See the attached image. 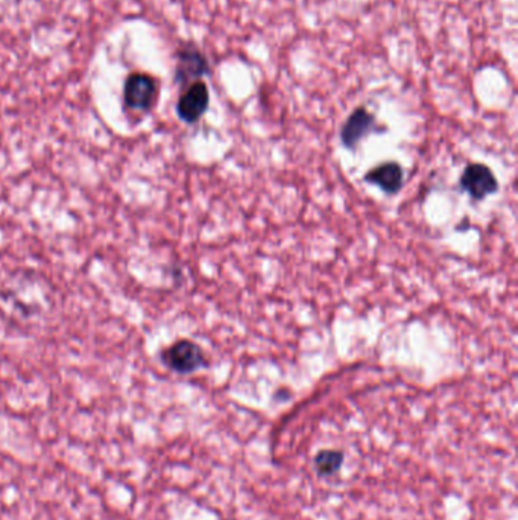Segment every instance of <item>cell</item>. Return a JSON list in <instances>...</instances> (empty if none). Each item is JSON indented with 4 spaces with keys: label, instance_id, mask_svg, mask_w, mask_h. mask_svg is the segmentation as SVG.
<instances>
[{
    "label": "cell",
    "instance_id": "cell-1",
    "mask_svg": "<svg viewBox=\"0 0 518 520\" xmlns=\"http://www.w3.org/2000/svg\"><path fill=\"white\" fill-rule=\"evenodd\" d=\"M161 359L170 370L181 374H191L206 366V358L201 347L187 340L178 341L170 345L169 349L163 351Z\"/></svg>",
    "mask_w": 518,
    "mask_h": 520
},
{
    "label": "cell",
    "instance_id": "cell-2",
    "mask_svg": "<svg viewBox=\"0 0 518 520\" xmlns=\"http://www.w3.org/2000/svg\"><path fill=\"white\" fill-rule=\"evenodd\" d=\"M460 186L473 200L481 201L488 195L498 192V183L488 166L482 163H471L462 172Z\"/></svg>",
    "mask_w": 518,
    "mask_h": 520
},
{
    "label": "cell",
    "instance_id": "cell-3",
    "mask_svg": "<svg viewBox=\"0 0 518 520\" xmlns=\"http://www.w3.org/2000/svg\"><path fill=\"white\" fill-rule=\"evenodd\" d=\"M157 96V85L148 75L136 74L125 84V104L132 110L148 112Z\"/></svg>",
    "mask_w": 518,
    "mask_h": 520
},
{
    "label": "cell",
    "instance_id": "cell-4",
    "mask_svg": "<svg viewBox=\"0 0 518 520\" xmlns=\"http://www.w3.org/2000/svg\"><path fill=\"white\" fill-rule=\"evenodd\" d=\"M208 101H210V96H208L207 85L201 81H198L185 91L184 95L181 96L178 106H177V113H178L181 121L195 123L207 112Z\"/></svg>",
    "mask_w": 518,
    "mask_h": 520
},
{
    "label": "cell",
    "instance_id": "cell-5",
    "mask_svg": "<svg viewBox=\"0 0 518 520\" xmlns=\"http://www.w3.org/2000/svg\"><path fill=\"white\" fill-rule=\"evenodd\" d=\"M374 127V116L366 108L359 106L357 110L351 113V116L345 121L341 138L347 148L355 149L362 138L370 133Z\"/></svg>",
    "mask_w": 518,
    "mask_h": 520
},
{
    "label": "cell",
    "instance_id": "cell-6",
    "mask_svg": "<svg viewBox=\"0 0 518 520\" xmlns=\"http://www.w3.org/2000/svg\"><path fill=\"white\" fill-rule=\"evenodd\" d=\"M365 180L381 187V191L387 193H396L403 187L404 174H403L402 166L396 162H389L371 169L366 174Z\"/></svg>",
    "mask_w": 518,
    "mask_h": 520
},
{
    "label": "cell",
    "instance_id": "cell-7",
    "mask_svg": "<svg viewBox=\"0 0 518 520\" xmlns=\"http://www.w3.org/2000/svg\"><path fill=\"white\" fill-rule=\"evenodd\" d=\"M208 72V64L202 53L195 49H185L180 53L178 59V80L187 81L198 78Z\"/></svg>",
    "mask_w": 518,
    "mask_h": 520
},
{
    "label": "cell",
    "instance_id": "cell-8",
    "mask_svg": "<svg viewBox=\"0 0 518 520\" xmlns=\"http://www.w3.org/2000/svg\"><path fill=\"white\" fill-rule=\"evenodd\" d=\"M344 462V453L339 451H323L318 453L315 464L321 475H334Z\"/></svg>",
    "mask_w": 518,
    "mask_h": 520
}]
</instances>
